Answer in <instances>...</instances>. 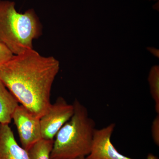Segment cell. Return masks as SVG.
<instances>
[{
  "label": "cell",
  "mask_w": 159,
  "mask_h": 159,
  "mask_svg": "<svg viewBox=\"0 0 159 159\" xmlns=\"http://www.w3.org/2000/svg\"><path fill=\"white\" fill-rule=\"evenodd\" d=\"M59 69L54 57L30 49L0 65V80L18 102L40 118L51 104V88Z\"/></svg>",
  "instance_id": "6da1fadb"
},
{
  "label": "cell",
  "mask_w": 159,
  "mask_h": 159,
  "mask_svg": "<svg viewBox=\"0 0 159 159\" xmlns=\"http://www.w3.org/2000/svg\"><path fill=\"white\" fill-rule=\"evenodd\" d=\"M74 113L55 136L51 159H77L90 153L96 123L87 108L78 99L73 103Z\"/></svg>",
  "instance_id": "7a4b0ae2"
},
{
  "label": "cell",
  "mask_w": 159,
  "mask_h": 159,
  "mask_svg": "<svg viewBox=\"0 0 159 159\" xmlns=\"http://www.w3.org/2000/svg\"><path fill=\"white\" fill-rule=\"evenodd\" d=\"M42 33V26L33 9L20 13L15 3L0 1V42L15 55L33 49V40Z\"/></svg>",
  "instance_id": "3957f363"
},
{
  "label": "cell",
  "mask_w": 159,
  "mask_h": 159,
  "mask_svg": "<svg viewBox=\"0 0 159 159\" xmlns=\"http://www.w3.org/2000/svg\"><path fill=\"white\" fill-rule=\"evenodd\" d=\"M74 111L73 104H69L64 98L58 97L40 118L42 139L54 140L61 128L73 116Z\"/></svg>",
  "instance_id": "277c9868"
},
{
  "label": "cell",
  "mask_w": 159,
  "mask_h": 159,
  "mask_svg": "<svg viewBox=\"0 0 159 159\" xmlns=\"http://www.w3.org/2000/svg\"><path fill=\"white\" fill-rule=\"evenodd\" d=\"M12 120L17 128L22 147L28 151L42 137L40 118L22 105L18 106Z\"/></svg>",
  "instance_id": "5b68a950"
},
{
  "label": "cell",
  "mask_w": 159,
  "mask_h": 159,
  "mask_svg": "<svg viewBox=\"0 0 159 159\" xmlns=\"http://www.w3.org/2000/svg\"><path fill=\"white\" fill-rule=\"evenodd\" d=\"M116 127L115 123H111L101 129H97L94 134L90 153L86 159H134L120 153L114 147L111 137ZM145 159H159L149 153Z\"/></svg>",
  "instance_id": "8992f818"
},
{
  "label": "cell",
  "mask_w": 159,
  "mask_h": 159,
  "mask_svg": "<svg viewBox=\"0 0 159 159\" xmlns=\"http://www.w3.org/2000/svg\"><path fill=\"white\" fill-rule=\"evenodd\" d=\"M0 159H29L28 151L18 144L9 125L1 123Z\"/></svg>",
  "instance_id": "52a82bcc"
},
{
  "label": "cell",
  "mask_w": 159,
  "mask_h": 159,
  "mask_svg": "<svg viewBox=\"0 0 159 159\" xmlns=\"http://www.w3.org/2000/svg\"><path fill=\"white\" fill-rule=\"evenodd\" d=\"M18 102L0 80V123L8 124L19 105Z\"/></svg>",
  "instance_id": "ba28073f"
},
{
  "label": "cell",
  "mask_w": 159,
  "mask_h": 159,
  "mask_svg": "<svg viewBox=\"0 0 159 159\" xmlns=\"http://www.w3.org/2000/svg\"><path fill=\"white\" fill-rule=\"evenodd\" d=\"M54 140L41 139L27 151L29 159H51Z\"/></svg>",
  "instance_id": "9c48e42d"
},
{
  "label": "cell",
  "mask_w": 159,
  "mask_h": 159,
  "mask_svg": "<svg viewBox=\"0 0 159 159\" xmlns=\"http://www.w3.org/2000/svg\"><path fill=\"white\" fill-rule=\"evenodd\" d=\"M150 93L155 102L157 113L159 114V67L153 66L151 69L148 77Z\"/></svg>",
  "instance_id": "30bf717a"
},
{
  "label": "cell",
  "mask_w": 159,
  "mask_h": 159,
  "mask_svg": "<svg viewBox=\"0 0 159 159\" xmlns=\"http://www.w3.org/2000/svg\"><path fill=\"white\" fill-rule=\"evenodd\" d=\"M14 54L2 43L0 42V65L8 61Z\"/></svg>",
  "instance_id": "8fae6325"
},
{
  "label": "cell",
  "mask_w": 159,
  "mask_h": 159,
  "mask_svg": "<svg viewBox=\"0 0 159 159\" xmlns=\"http://www.w3.org/2000/svg\"><path fill=\"white\" fill-rule=\"evenodd\" d=\"M159 114L154 119L152 125V135L154 142L157 146L159 145Z\"/></svg>",
  "instance_id": "7c38bea8"
},
{
  "label": "cell",
  "mask_w": 159,
  "mask_h": 159,
  "mask_svg": "<svg viewBox=\"0 0 159 159\" xmlns=\"http://www.w3.org/2000/svg\"><path fill=\"white\" fill-rule=\"evenodd\" d=\"M148 50H149V51L152 53V54H153L155 56H156V57H158L159 56V50H157V49L155 48H148Z\"/></svg>",
  "instance_id": "4fadbf2b"
},
{
  "label": "cell",
  "mask_w": 159,
  "mask_h": 159,
  "mask_svg": "<svg viewBox=\"0 0 159 159\" xmlns=\"http://www.w3.org/2000/svg\"><path fill=\"white\" fill-rule=\"evenodd\" d=\"M77 159H86V157H83V158H78Z\"/></svg>",
  "instance_id": "5bb4252c"
}]
</instances>
